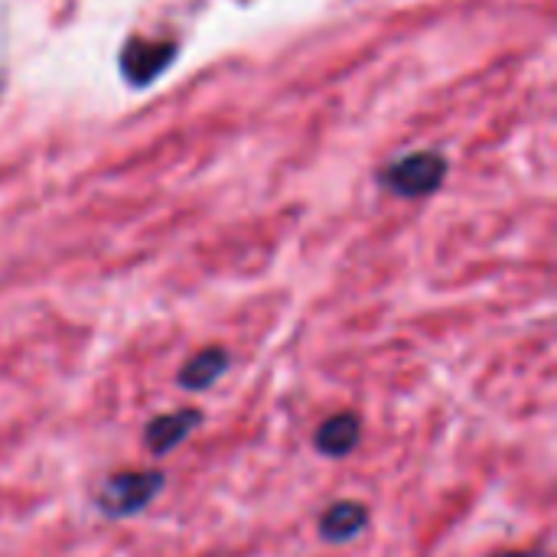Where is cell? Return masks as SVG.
<instances>
[{
    "mask_svg": "<svg viewBox=\"0 0 557 557\" xmlns=\"http://www.w3.org/2000/svg\"><path fill=\"white\" fill-rule=\"evenodd\" d=\"M166 486V476L160 470H124L108 476L98 493L95 506L104 519H131L140 516Z\"/></svg>",
    "mask_w": 557,
    "mask_h": 557,
    "instance_id": "cell-1",
    "label": "cell"
},
{
    "mask_svg": "<svg viewBox=\"0 0 557 557\" xmlns=\"http://www.w3.org/2000/svg\"><path fill=\"white\" fill-rule=\"evenodd\" d=\"M447 157L437 153V150H414L408 157H398L392 160L382 173H379V183L401 196V199H424L431 193L441 189V183L447 180Z\"/></svg>",
    "mask_w": 557,
    "mask_h": 557,
    "instance_id": "cell-2",
    "label": "cell"
},
{
    "mask_svg": "<svg viewBox=\"0 0 557 557\" xmlns=\"http://www.w3.org/2000/svg\"><path fill=\"white\" fill-rule=\"evenodd\" d=\"M173 59H176V42L173 39L134 36L121 49V75L131 85H150Z\"/></svg>",
    "mask_w": 557,
    "mask_h": 557,
    "instance_id": "cell-3",
    "label": "cell"
},
{
    "mask_svg": "<svg viewBox=\"0 0 557 557\" xmlns=\"http://www.w3.org/2000/svg\"><path fill=\"white\" fill-rule=\"evenodd\" d=\"M369 522H372V512L362 503L339 499L323 509V516L317 519V532L326 545H349L369 529Z\"/></svg>",
    "mask_w": 557,
    "mask_h": 557,
    "instance_id": "cell-4",
    "label": "cell"
},
{
    "mask_svg": "<svg viewBox=\"0 0 557 557\" xmlns=\"http://www.w3.org/2000/svg\"><path fill=\"white\" fill-rule=\"evenodd\" d=\"M199 424H202V411L199 408H180V411L157 414L147 424V431H144V444H147L150 454L163 457V454L176 450Z\"/></svg>",
    "mask_w": 557,
    "mask_h": 557,
    "instance_id": "cell-5",
    "label": "cell"
},
{
    "mask_svg": "<svg viewBox=\"0 0 557 557\" xmlns=\"http://www.w3.org/2000/svg\"><path fill=\"white\" fill-rule=\"evenodd\" d=\"M359 441H362V421H359L356 411H336V414H330V418L317 428V434H313L317 454H323V457H330V460L349 457V454L359 447Z\"/></svg>",
    "mask_w": 557,
    "mask_h": 557,
    "instance_id": "cell-6",
    "label": "cell"
},
{
    "mask_svg": "<svg viewBox=\"0 0 557 557\" xmlns=\"http://www.w3.org/2000/svg\"><path fill=\"white\" fill-rule=\"evenodd\" d=\"M228 366H232L228 349H222V346H206V349H199L196 356H189V359L180 366L176 382H180L183 392H206V388H212V385L228 372Z\"/></svg>",
    "mask_w": 557,
    "mask_h": 557,
    "instance_id": "cell-7",
    "label": "cell"
},
{
    "mask_svg": "<svg viewBox=\"0 0 557 557\" xmlns=\"http://www.w3.org/2000/svg\"><path fill=\"white\" fill-rule=\"evenodd\" d=\"M493 557H552V555H545V552H503V555H493Z\"/></svg>",
    "mask_w": 557,
    "mask_h": 557,
    "instance_id": "cell-8",
    "label": "cell"
}]
</instances>
